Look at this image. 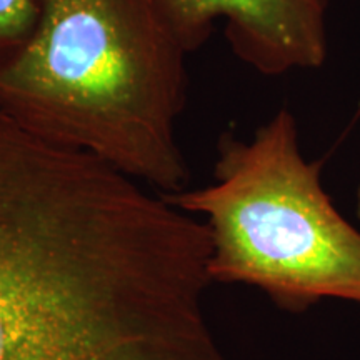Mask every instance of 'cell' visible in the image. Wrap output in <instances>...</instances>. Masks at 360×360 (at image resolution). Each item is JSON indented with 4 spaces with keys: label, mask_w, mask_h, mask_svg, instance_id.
Listing matches in <instances>:
<instances>
[{
    "label": "cell",
    "mask_w": 360,
    "mask_h": 360,
    "mask_svg": "<svg viewBox=\"0 0 360 360\" xmlns=\"http://www.w3.org/2000/svg\"><path fill=\"white\" fill-rule=\"evenodd\" d=\"M169 323L124 180L0 105V360H167Z\"/></svg>",
    "instance_id": "1"
},
{
    "label": "cell",
    "mask_w": 360,
    "mask_h": 360,
    "mask_svg": "<svg viewBox=\"0 0 360 360\" xmlns=\"http://www.w3.org/2000/svg\"><path fill=\"white\" fill-rule=\"evenodd\" d=\"M187 56L165 0H39L32 35L0 67V105L45 141L177 193L191 179L177 141Z\"/></svg>",
    "instance_id": "2"
},
{
    "label": "cell",
    "mask_w": 360,
    "mask_h": 360,
    "mask_svg": "<svg viewBox=\"0 0 360 360\" xmlns=\"http://www.w3.org/2000/svg\"><path fill=\"white\" fill-rule=\"evenodd\" d=\"M217 152L214 184L164 195L205 217L210 281L254 285L294 314L360 304V232L323 188L321 162L302 155L294 114L276 112L249 141L224 134Z\"/></svg>",
    "instance_id": "3"
},
{
    "label": "cell",
    "mask_w": 360,
    "mask_h": 360,
    "mask_svg": "<svg viewBox=\"0 0 360 360\" xmlns=\"http://www.w3.org/2000/svg\"><path fill=\"white\" fill-rule=\"evenodd\" d=\"M330 0H165L188 53L219 20L233 56L267 77L321 69L328 53Z\"/></svg>",
    "instance_id": "4"
},
{
    "label": "cell",
    "mask_w": 360,
    "mask_h": 360,
    "mask_svg": "<svg viewBox=\"0 0 360 360\" xmlns=\"http://www.w3.org/2000/svg\"><path fill=\"white\" fill-rule=\"evenodd\" d=\"M39 0H0V67L19 53L34 32Z\"/></svg>",
    "instance_id": "5"
},
{
    "label": "cell",
    "mask_w": 360,
    "mask_h": 360,
    "mask_svg": "<svg viewBox=\"0 0 360 360\" xmlns=\"http://www.w3.org/2000/svg\"><path fill=\"white\" fill-rule=\"evenodd\" d=\"M355 210H357V217L360 219V184L357 187V193H355Z\"/></svg>",
    "instance_id": "6"
}]
</instances>
